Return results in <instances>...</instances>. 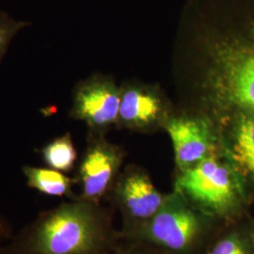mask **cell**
Wrapping results in <instances>:
<instances>
[{"label":"cell","instance_id":"6da1fadb","mask_svg":"<svg viewBox=\"0 0 254 254\" xmlns=\"http://www.w3.org/2000/svg\"><path fill=\"white\" fill-rule=\"evenodd\" d=\"M112 241L109 215L78 197L40 213L0 254H109Z\"/></svg>","mask_w":254,"mask_h":254},{"label":"cell","instance_id":"7a4b0ae2","mask_svg":"<svg viewBox=\"0 0 254 254\" xmlns=\"http://www.w3.org/2000/svg\"><path fill=\"white\" fill-rule=\"evenodd\" d=\"M234 27L216 48L214 89L221 102L254 113V0H233Z\"/></svg>","mask_w":254,"mask_h":254},{"label":"cell","instance_id":"3957f363","mask_svg":"<svg viewBox=\"0 0 254 254\" xmlns=\"http://www.w3.org/2000/svg\"><path fill=\"white\" fill-rule=\"evenodd\" d=\"M175 190L206 217L224 220L238 218L248 201L242 179L228 158L224 160L217 153L183 171Z\"/></svg>","mask_w":254,"mask_h":254},{"label":"cell","instance_id":"277c9868","mask_svg":"<svg viewBox=\"0 0 254 254\" xmlns=\"http://www.w3.org/2000/svg\"><path fill=\"white\" fill-rule=\"evenodd\" d=\"M207 218L175 190L167 195L152 218L137 227L136 236L167 251L186 254L203 234Z\"/></svg>","mask_w":254,"mask_h":254},{"label":"cell","instance_id":"5b68a950","mask_svg":"<svg viewBox=\"0 0 254 254\" xmlns=\"http://www.w3.org/2000/svg\"><path fill=\"white\" fill-rule=\"evenodd\" d=\"M122 154L103 138H95L87 149L77 173L82 200L99 203L114 183Z\"/></svg>","mask_w":254,"mask_h":254},{"label":"cell","instance_id":"8992f818","mask_svg":"<svg viewBox=\"0 0 254 254\" xmlns=\"http://www.w3.org/2000/svg\"><path fill=\"white\" fill-rule=\"evenodd\" d=\"M120 104L121 95L112 82L93 78L75 91L72 116L85 121L91 129H105L118 119Z\"/></svg>","mask_w":254,"mask_h":254},{"label":"cell","instance_id":"52a82bcc","mask_svg":"<svg viewBox=\"0 0 254 254\" xmlns=\"http://www.w3.org/2000/svg\"><path fill=\"white\" fill-rule=\"evenodd\" d=\"M167 196L154 188L144 173H128L118 182L114 189L113 199L117 203L127 222L137 227L152 218L161 207Z\"/></svg>","mask_w":254,"mask_h":254},{"label":"cell","instance_id":"ba28073f","mask_svg":"<svg viewBox=\"0 0 254 254\" xmlns=\"http://www.w3.org/2000/svg\"><path fill=\"white\" fill-rule=\"evenodd\" d=\"M167 130L173 140L175 160L182 172L215 154V144L208 125L198 119H174Z\"/></svg>","mask_w":254,"mask_h":254},{"label":"cell","instance_id":"9c48e42d","mask_svg":"<svg viewBox=\"0 0 254 254\" xmlns=\"http://www.w3.org/2000/svg\"><path fill=\"white\" fill-rule=\"evenodd\" d=\"M226 156L245 185L254 188V113L242 112L229 136Z\"/></svg>","mask_w":254,"mask_h":254},{"label":"cell","instance_id":"30bf717a","mask_svg":"<svg viewBox=\"0 0 254 254\" xmlns=\"http://www.w3.org/2000/svg\"><path fill=\"white\" fill-rule=\"evenodd\" d=\"M22 171L30 189L50 197H66L70 200L78 198L73 194L74 180L64 173L33 166H24Z\"/></svg>","mask_w":254,"mask_h":254},{"label":"cell","instance_id":"8fae6325","mask_svg":"<svg viewBox=\"0 0 254 254\" xmlns=\"http://www.w3.org/2000/svg\"><path fill=\"white\" fill-rule=\"evenodd\" d=\"M160 102L150 93L128 90L121 96L119 117L127 125H148L160 112Z\"/></svg>","mask_w":254,"mask_h":254},{"label":"cell","instance_id":"7c38bea8","mask_svg":"<svg viewBox=\"0 0 254 254\" xmlns=\"http://www.w3.org/2000/svg\"><path fill=\"white\" fill-rule=\"evenodd\" d=\"M41 155L48 168L69 173L74 167L77 153L69 133L58 136L41 149Z\"/></svg>","mask_w":254,"mask_h":254},{"label":"cell","instance_id":"4fadbf2b","mask_svg":"<svg viewBox=\"0 0 254 254\" xmlns=\"http://www.w3.org/2000/svg\"><path fill=\"white\" fill-rule=\"evenodd\" d=\"M207 254H254L251 231L248 233L239 230L232 231L218 240Z\"/></svg>","mask_w":254,"mask_h":254},{"label":"cell","instance_id":"5bb4252c","mask_svg":"<svg viewBox=\"0 0 254 254\" xmlns=\"http://www.w3.org/2000/svg\"><path fill=\"white\" fill-rule=\"evenodd\" d=\"M29 25V22L16 20L6 11H0V62L6 54L11 40L20 30Z\"/></svg>","mask_w":254,"mask_h":254},{"label":"cell","instance_id":"9a60e30c","mask_svg":"<svg viewBox=\"0 0 254 254\" xmlns=\"http://www.w3.org/2000/svg\"><path fill=\"white\" fill-rule=\"evenodd\" d=\"M13 230L7 217L0 213V251L13 236Z\"/></svg>","mask_w":254,"mask_h":254},{"label":"cell","instance_id":"2e32d148","mask_svg":"<svg viewBox=\"0 0 254 254\" xmlns=\"http://www.w3.org/2000/svg\"><path fill=\"white\" fill-rule=\"evenodd\" d=\"M251 234H252V237H253V240H254V224L253 225L252 229H251Z\"/></svg>","mask_w":254,"mask_h":254},{"label":"cell","instance_id":"e0dca14e","mask_svg":"<svg viewBox=\"0 0 254 254\" xmlns=\"http://www.w3.org/2000/svg\"><path fill=\"white\" fill-rule=\"evenodd\" d=\"M123 254V253H117V254Z\"/></svg>","mask_w":254,"mask_h":254}]
</instances>
